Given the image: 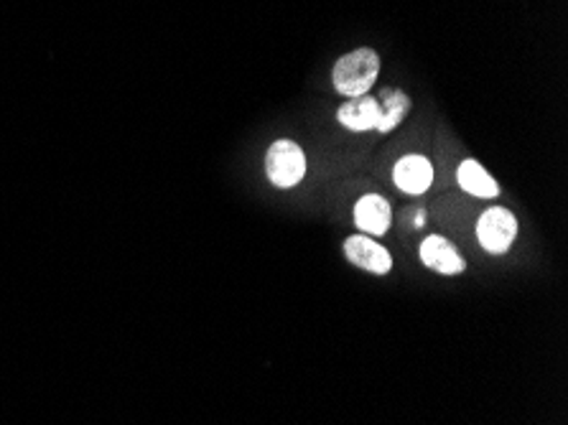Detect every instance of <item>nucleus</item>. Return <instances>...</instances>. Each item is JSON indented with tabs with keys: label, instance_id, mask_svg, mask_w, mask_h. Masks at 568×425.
Wrapping results in <instances>:
<instances>
[{
	"label": "nucleus",
	"instance_id": "1",
	"mask_svg": "<svg viewBox=\"0 0 568 425\" xmlns=\"http://www.w3.org/2000/svg\"><path fill=\"white\" fill-rule=\"evenodd\" d=\"M381 72V57L373 49H357L344 54L337 64H334L332 82L334 90L344 98H359V94H369L373 84Z\"/></svg>",
	"mask_w": 568,
	"mask_h": 425
},
{
	"label": "nucleus",
	"instance_id": "2",
	"mask_svg": "<svg viewBox=\"0 0 568 425\" xmlns=\"http://www.w3.org/2000/svg\"><path fill=\"white\" fill-rule=\"evenodd\" d=\"M265 173L273 186H296L306 176V155L294 141H275L265 153Z\"/></svg>",
	"mask_w": 568,
	"mask_h": 425
},
{
	"label": "nucleus",
	"instance_id": "3",
	"mask_svg": "<svg viewBox=\"0 0 568 425\" xmlns=\"http://www.w3.org/2000/svg\"><path fill=\"white\" fill-rule=\"evenodd\" d=\"M518 237V220L505 206H493L479 216L477 240L489 255H505Z\"/></svg>",
	"mask_w": 568,
	"mask_h": 425
},
{
	"label": "nucleus",
	"instance_id": "4",
	"mask_svg": "<svg viewBox=\"0 0 568 425\" xmlns=\"http://www.w3.org/2000/svg\"><path fill=\"white\" fill-rule=\"evenodd\" d=\"M344 257L352 265L363 267V271L373 275H387L393 271L390 253H387L381 242L367 237V234H352V237H347V242H344Z\"/></svg>",
	"mask_w": 568,
	"mask_h": 425
},
{
	"label": "nucleus",
	"instance_id": "5",
	"mask_svg": "<svg viewBox=\"0 0 568 425\" xmlns=\"http://www.w3.org/2000/svg\"><path fill=\"white\" fill-rule=\"evenodd\" d=\"M393 181L403 194H426L434 184V166L424 155H403L393 169Z\"/></svg>",
	"mask_w": 568,
	"mask_h": 425
},
{
	"label": "nucleus",
	"instance_id": "6",
	"mask_svg": "<svg viewBox=\"0 0 568 425\" xmlns=\"http://www.w3.org/2000/svg\"><path fill=\"white\" fill-rule=\"evenodd\" d=\"M420 260H424L426 267L442 273V275H459L467 263L459 255L449 240L442 237V234H428V237L420 242Z\"/></svg>",
	"mask_w": 568,
	"mask_h": 425
},
{
	"label": "nucleus",
	"instance_id": "7",
	"mask_svg": "<svg viewBox=\"0 0 568 425\" xmlns=\"http://www.w3.org/2000/svg\"><path fill=\"white\" fill-rule=\"evenodd\" d=\"M390 224H393V210L387 199L377 194H365L355 204V227L359 232L369 234V237H381V234H387Z\"/></svg>",
	"mask_w": 568,
	"mask_h": 425
},
{
	"label": "nucleus",
	"instance_id": "8",
	"mask_svg": "<svg viewBox=\"0 0 568 425\" xmlns=\"http://www.w3.org/2000/svg\"><path fill=\"white\" fill-rule=\"evenodd\" d=\"M339 123L352 130V133H367V130L377 128V100L373 94H359V98H349L337 112Z\"/></svg>",
	"mask_w": 568,
	"mask_h": 425
},
{
	"label": "nucleus",
	"instance_id": "9",
	"mask_svg": "<svg viewBox=\"0 0 568 425\" xmlns=\"http://www.w3.org/2000/svg\"><path fill=\"white\" fill-rule=\"evenodd\" d=\"M377 133H390V130L398 128L403 120H406L410 110V100L406 92L400 90H383L377 94Z\"/></svg>",
	"mask_w": 568,
	"mask_h": 425
},
{
	"label": "nucleus",
	"instance_id": "10",
	"mask_svg": "<svg viewBox=\"0 0 568 425\" xmlns=\"http://www.w3.org/2000/svg\"><path fill=\"white\" fill-rule=\"evenodd\" d=\"M456 181H459V186L464 189V192L477 196V199L500 196V186H497V181L489 176L487 169L475 159H467L462 163L459 171H456Z\"/></svg>",
	"mask_w": 568,
	"mask_h": 425
}]
</instances>
